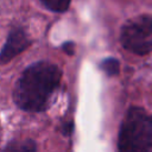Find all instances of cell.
<instances>
[{"label":"cell","instance_id":"cell-6","mask_svg":"<svg viewBox=\"0 0 152 152\" xmlns=\"http://www.w3.org/2000/svg\"><path fill=\"white\" fill-rule=\"evenodd\" d=\"M101 68L102 70L109 75V76H114L119 72V69H120V64L119 62L115 59V58H107L104 59L102 63H101Z\"/></svg>","mask_w":152,"mask_h":152},{"label":"cell","instance_id":"cell-2","mask_svg":"<svg viewBox=\"0 0 152 152\" xmlns=\"http://www.w3.org/2000/svg\"><path fill=\"white\" fill-rule=\"evenodd\" d=\"M120 151H147L152 148V114L142 108H131L120 127Z\"/></svg>","mask_w":152,"mask_h":152},{"label":"cell","instance_id":"cell-7","mask_svg":"<svg viewBox=\"0 0 152 152\" xmlns=\"http://www.w3.org/2000/svg\"><path fill=\"white\" fill-rule=\"evenodd\" d=\"M23 145H18V146H8L7 147V150H15V151H23V150H25V151H31V150H34L36 148V146L33 145V142L32 141H26V142H21Z\"/></svg>","mask_w":152,"mask_h":152},{"label":"cell","instance_id":"cell-8","mask_svg":"<svg viewBox=\"0 0 152 152\" xmlns=\"http://www.w3.org/2000/svg\"><path fill=\"white\" fill-rule=\"evenodd\" d=\"M63 48H64L65 51H68L69 55H72L74 53V44L72 43H66V44L63 45Z\"/></svg>","mask_w":152,"mask_h":152},{"label":"cell","instance_id":"cell-1","mask_svg":"<svg viewBox=\"0 0 152 152\" xmlns=\"http://www.w3.org/2000/svg\"><path fill=\"white\" fill-rule=\"evenodd\" d=\"M61 70L48 62L30 65L19 77L14 88V101L26 112L45 110L61 82Z\"/></svg>","mask_w":152,"mask_h":152},{"label":"cell","instance_id":"cell-5","mask_svg":"<svg viewBox=\"0 0 152 152\" xmlns=\"http://www.w3.org/2000/svg\"><path fill=\"white\" fill-rule=\"evenodd\" d=\"M49 10L55 12H64L70 5V0H40Z\"/></svg>","mask_w":152,"mask_h":152},{"label":"cell","instance_id":"cell-3","mask_svg":"<svg viewBox=\"0 0 152 152\" xmlns=\"http://www.w3.org/2000/svg\"><path fill=\"white\" fill-rule=\"evenodd\" d=\"M122 46L139 56L152 50V15L141 14L125 23L120 33Z\"/></svg>","mask_w":152,"mask_h":152},{"label":"cell","instance_id":"cell-4","mask_svg":"<svg viewBox=\"0 0 152 152\" xmlns=\"http://www.w3.org/2000/svg\"><path fill=\"white\" fill-rule=\"evenodd\" d=\"M28 44H30L28 38L23 30L20 28L12 30L0 52V63L6 64L11 59H13L17 55L23 52L28 46Z\"/></svg>","mask_w":152,"mask_h":152}]
</instances>
